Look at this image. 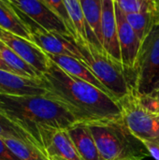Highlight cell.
<instances>
[{
  "instance_id": "obj_1",
  "label": "cell",
  "mask_w": 159,
  "mask_h": 160,
  "mask_svg": "<svg viewBox=\"0 0 159 160\" xmlns=\"http://www.w3.org/2000/svg\"><path fill=\"white\" fill-rule=\"evenodd\" d=\"M43 80L48 94L67 105L84 123L121 117L118 100L93 84L73 77L51 60Z\"/></svg>"
},
{
  "instance_id": "obj_2",
  "label": "cell",
  "mask_w": 159,
  "mask_h": 160,
  "mask_svg": "<svg viewBox=\"0 0 159 160\" xmlns=\"http://www.w3.org/2000/svg\"><path fill=\"white\" fill-rule=\"evenodd\" d=\"M0 112L31 134L36 140L38 125L69 128L82 122L67 105L51 97L48 93L44 96L0 94Z\"/></svg>"
},
{
  "instance_id": "obj_3",
  "label": "cell",
  "mask_w": 159,
  "mask_h": 160,
  "mask_svg": "<svg viewBox=\"0 0 159 160\" xmlns=\"http://www.w3.org/2000/svg\"><path fill=\"white\" fill-rule=\"evenodd\" d=\"M86 124L94 136L100 160H142L150 157L144 144L130 132L122 116Z\"/></svg>"
},
{
  "instance_id": "obj_4",
  "label": "cell",
  "mask_w": 159,
  "mask_h": 160,
  "mask_svg": "<svg viewBox=\"0 0 159 160\" xmlns=\"http://www.w3.org/2000/svg\"><path fill=\"white\" fill-rule=\"evenodd\" d=\"M75 44L82 56V62L117 100L132 91V86L123 66L113 61L105 52L98 50L90 42L81 44L75 41Z\"/></svg>"
},
{
  "instance_id": "obj_5",
  "label": "cell",
  "mask_w": 159,
  "mask_h": 160,
  "mask_svg": "<svg viewBox=\"0 0 159 160\" xmlns=\"http://www.w3.org/2000/svg\"><path fill=\"white\" fill-rule=\"evenodd\" d=\"M130 82L137 95L146 94L159 84V21L142 42Z\"/></svg>"
},
{
  "instance_id": "obj_6",
  "label": "cell",
  "mask_w": 159,
  "mask_h": 160,
  "mask_svg": "<svg viewBox=\"0 0 159 160\" xmlns=\"http://www.w3.org/2000/svg\"><path fill=\"white\" fill-rule=\"evenodd\" d=\"M121 116L130 132L142 142L159 144V116L148 112L132 90L118 100Z\"/></svg>"
},
{
  "instance_id": "obj_7",
  "label": "cell",
  "mask_w": 159,
  "mask_h": 160,
  "mask_svg": "<svg viewBox=\"0 0 159 160\" xmlns=\"http://www.w3.org/2000/svg\"><path fill=\"white\" fill-rule=\"evenodd\" d=\"M15 11L29 26V29L32 34L33 42L37 44L43 52L54 55H67L77 58L80 61H82V56L75 44L74 38H67L58 35L56 33L49 32L42 28L40 25H38L37 22L32 21L16 7Z\"/></svg>"
},
{
  "instance_id": "obj_8",
  "label": "cell",
  "mask_w": 159,
  "mask_h": 160,
  "mask_svg": "<svg viewBox=\"0 0 159 160\" xmlns=\"http://www.w3.org/2000/svg\"><path fill=\"white\" fill-rule=\"evenodd\" d=\"M37 140L48 156L67 160H82L68 134L67 128H57L47 125L37 127Z\"/></svg>"
},
{
  "instance_id": "obj_9",
  "label": "cell",
  "mask_w": 159,
  "mask_h": 160,
  "mask_svg": "<svg viewBox=\"0 0 159 160\" xmlns=\"http://www.w3.org/2000/svg\"><path fill=\"white\" fill-rule=\"evenodd\" d=\"M12 4L45 30L64 37H72L63 19L43 0H11Z\"/></svg>"
},
{
  "instance_id": "obj_10",
  "label": "cell",
  "mask_w": 159,
  "mask_h": 160,
  "mask_svg": "<svg viewBox=\"0 0 159 160\" xmlns=\"http://www.w3.org/2000/svg\"><path fill=\"white\" fill-rule=\"evenodd\" d=\"M114 6L118 29V39L121 52V62L130 82L131 74L136 67L139 57L140 50L142 47V40L139 38V37L127 22L126 14L115 3Z\"/></svg>"
},
{
  "instance_id": "obj_11",
  "label": "cell",
  "mask_w": 159,
  "mask_h": 160,
  "mask_svg": "<svg viewBox=\"0 0 159 160\" xmlns=\"http://www.w3.org/2000/svg\"><path fill=\"white\" fill-rule=\"evenodd\" d=\"M0 41L42 75L47 71L51 64V59L47 53L34 42L8 32L2 27H0Z\"/></svg>"
},
{
  "instance_id": "obj_12",
  "label": "cell",
  "mask_w": 159,
  "mask_h": 160,
  "mask_svg": "<svg viewBox=\"0 0 159 160\" xmlns=\"http://www.w3.org/2000/svg\"><path fill=\"white\" fill-rule=\"evenodd\" d=\"M49 92L42 79L25 78L0 69V94L10 96H44Z\"/></svg>"
},
{
  "instance_id": "obj_13",
  "label": "cell",
  "mask_w": 159,
  "mask_h": 160,
  "mask_svg": "<svg viewBox=\"0 0 159 160\" xmlns=\"http://www.w3.org/2000/svg\"><path fill=\"white\" fill-rule=\"evenodd\" d=\"M102 38L105 52L122 66L121 52L118 39V29L113 0H102Z\"/></svg>"
},
{
  "instance_id": "obj_14",
  "label": "cell",
  "mask_w": 159,
  "mask_h": 160,
  "mask_svg": "<svg viewBox=\"0 0 159 160\" xmlns=\"http://www.w3.org/2000/svg\"><path fill=\"white\" fill-rule=\"evenodd\" d=\"M47 55L53 63H55L58 67H60L63 70H65L69 75L79 78L82 81H85L93 84L94 86L99 88L103 92L113 97L108 91V89L99 82V80L93 74L90 68L86 66V64L83 63L82 61H80L77 58L67 56V55H54V54H49V53H47Z\"/></svg>"
},
{
  "instance_id": "obj_15",
  "label": "cell",
  "mask_w": 159,
  "mask_h": 160,
  "mask_svg": "<svg viewBox=\"0 0 159 160\" xmlns=\"http://www.w3.org/2000/svg\"><path fill=\"white\" fill-rule=\"evenodd\" d=\"M67 131L82 159L100 160L94 136L86 123L75 124L67 128Z\"/></svg>"
},
{
  "instance_id": "obj_16",
  "label": "cell",
  "mask_w": 159,
  "mask_h": 160,
  "mask_svg": "<svg viewBox=\"0 0 159 160\" xmlns=\"http://www.w3.org/2000/svg\"><path fill=\"white\" fill-rule=\"evenodd\" d=\"M0 56L8 66L11 71L19 76L33 79H42L43 75L35 68L25 62L11 49L0 41Z\"/></svg>"
},
{
  "instance_id": "obj_17",
  "label": "cell",
  "mask_w": 159,
  "mask_h": 160,
  "mask_svg": "<svg viewBox=\"0 0 159 160\" xmlns=\"http://www.w3.org/2000/svg\"><path fill=\"white\" fill-rule=\"evenodd\" d=\"M0 27L33 42L29 26L15 11V7L8 8L0 5Z\"/></svg>"
},
{
  "instance_id": "obj_18",
  "label": "cell",
  "mask_w": 159,
  "mask_h": 160,
  "mask_svg": "<svg viewBox=\"0 0 159 160\" xmlns=\"http://www.w3.org/2000/svg\"><path fill=\"white\" fill-rule=\"evenodd\" d=\"M80 3L86 22L90 25L102 45V0H80Z\"/></svg>"
},
{
  "instance_id": "obj_19",
  "label": "cell",
  "mask_w": 159,
  "mask_h": 160,
  "mask_svg": "<svg viewBox=\"0 0 159 160\" xmlns=\"http://www.w3.org/2000/svg\"><path fill=\"white\" fill-rule=\"evenodd\" d=\"M4 142L20 160H50L45 152L37 144L16 139H4Z\"/></svg>"
},
{
  "instance_id": "obj_20",
  "label": "cell",
  "mask_w": 159,
  "mask_h": 160,
  "mask_svg": "<svg viewBox=\"0 0 159 160\" xmlns=\"http://www.w3.org/2000/svg\"><path fill=\"white\" fill-rule=\"evenodd\" d=\"M64 1L75 28V32H76L75 41L81 44H84L88 42L87 35H86L87 22L85 21L80 0H64Z\"/></svg>"
},
{
  "instance_id": "obj_21",
  "label": "cell",
  "mask_w": 159,
  "mask_h": 160,
  "mask_svg": "<svg viewBox=\"0 0 159 160\" xmlns=\"http://www.w3.org/2000/svg\"><path fill=\"white\" fill-rule=\"evenodd\" d=\"M127 20L135 31L142 42L147 37L154 24L158 22L156 11H145L139 13L126 14Z\"/></svg>"
},
{
  "instance_id": "obj_22",
  "label": "cell",
  "mask_w": 159,
  "mask_h": 160,
  "mask_svg": "<svg viewBox=\"0 0 159 160\" xmlns=\"http://www.w3.org/2000/svg\"><path fill=\"white\" fill-rule=\"evenodd\" d=\"M0 138L1 139H16L24 142L37 144L40 147L37 141L27 131L16 125L7 116L0 112ZM41 148V147H40ZM42 149V148H41ZM43 150V149H42Z\"/></svg>"
},
{
  "instance_id": "obj_23",
  "label": "cell",
  "mask_w": 159,
  "mask_h": 160,
  "mask_svg": "<svg viewBox=\"0 0 159 160\" xmlns=\"http://www.w3.org/2000/svg\"><path fill=\"white\" fill-rule=\"evenodd\" d=\"M125 14L156 11L153 1L148 0H113Z\"/></svg>"
},
{
  "instance_id": "obj_24",
  "label": "cell",
  "mask_w": 159,
  "mask_h": 160,
  "mask_svg": "<svg viewBox=\"0 0 159 160\" xmlns=\"http://www.w3.org/2000/svg\"><path fill=\"white\" fill-rule=\"evenodd\" d=\"M43 1L46 3V5L48 7H50L56 14H58L63 19V21L67 24V28L69 29L70 33L72 34V36H73V38L75 39V38H76L75 28H74L72 21H71V19L69 17V14L67 12L65 1L64 0H43Z\"/></svg>"
},
{
  "instance_id": "obj_25",
  "label": "cell",
  "mask_w": 159,
  "mask_h": 160,
  "mask_svg": "<svg viewBox=\"0 0 159 160\" xmlns=\"http://www.w3.org/2000/svg\"><path fill=\"white\" fill-rule=\"evenodd\" d=\"M140 103L150 112L159 116V86L143 95H137Z\"/></svg>"
},
{
  "instance_id": "obj_26",
  "label": "cell",
  "mask_w": 159,
  "mask_h": 160,
  "mask_svg": "<svg viewBox=\"0 0 159 160\" xmlns=\"http://www.w3.org/2000/svg\"><path fill=\"white\" fill-rule=\"evenodd\" d=\"M0 160H20L7 146L4 140L0 138Z\"/></svg>"
},
{
  "instance_id": "obj_27",
  "label": "cell",
  "mask_w": 159,
  "mask_h": 160,
  "mask_svg": "<svg viewBox=\"0 0 159 160\" xmlns=\"http://www.w3.org/2000/svg\"><path fill=\"white\" fill-rule=\"evenodd\" d=\"M142 142L146 147L150 157H152L154 159L159 160V144L150 142Z\"/></svg>"
},
{
  "instance_id": "obj_28",
  "label": "cell",
  "mask_w": 159,
  "mask_h": 160,
  "mask_svg": "<svg viewBox=\"0 0 159 160\" xmlns=\"http://www.w3.org/2000/svg\"><path fill=\"white\" fill-rule=\"evenodd\" d=\"M0 5L8 8H14V5L12 4L11 0H0Z\"/></svg>"
},
{
  "instance_id": "obj_29",
  "label": "cell",
  "mask_w": 159,
  "mask_h": 160,
  "mask_svg": "<svg viewBox=\"0 0 159 160\" xmlns=\"http://www.w3.org/2000/svg\"><path fill=\"white\" fill-rule=\"evenodd\" d=\"M0 69H3V70H6V71H9V72H12L11 69L8 68V66L5 63V61L1 58L0 56ZM13 73V72H12Z\"/></svg>"
},
{
  "instance_id": "obj_30",
  "label": "cell",
  "mask_w": 159,
  "mask_h": 160,
  "mask_svg": "<svg viewBox=\"0 0 159 160\" xmlns=\"http://www.w3.org/2000/svg\"><path fill=\"white\" fill-rule=\"evenodd\" d=\"M154 4H155V8H156V12L159 21V0H154Z\"/></svg>"
},
{
  "instance_id": "obj_31",
  "label": "cell",
  "mask_w": 159,
  "mask_h": 160,
  "mask_svg": "<svg viewBox=\"0 0 159 160\" xmlns=\"http://www.w3.org/2000/svg\"><path fill=\"white\" fill-rule=\"evenodd\" d=\"M50 160H67V159H64V158H59V157H52V158H50Z\"/></svg>"
},
{
  "instance_id": "obj_32",
  "label": "cell",
  "mask_w": 159,
  "mask_h": 160,
  "mask_svg": "<svg viewBox=\"0 0 159 160\" xmlns=\"http://www.w3.org/2000/svg\"><path fill=\"white\" fill-rule=\"evenodd\" d=\"M119 160H136V159H132V158H123V159H119Z\"/></svg>"
},
{
  "instance_id": "obj_33",
  "label": "cell",
  "mask_w": 159,
  "mask_h": 160,
  "mask_svg": "<svg viewBox=\"0 0 159 160\" xmlns=\"http://www.w3.org/2000/svg\"><path fill=\"white\" fill-rule=\"evenodd\" d=\"M148 1H153L154 2V0H148Z\"/></svg>"
},
{
  "instance_id": "obj_34",
  "label": "cell",
  "mask_w": 159,
  "mask_h": 160,
  "mask_svg": "<svg viewBox=\"0 0 159 160\" xmlns=\"http://www.w3.org/2000/svg\"><path fill=\"white\" fill-rule=\"evenodd\" d=\"M157 86H159V84H158V85H157ZM157 86H156V87H157Z\"/></svg>"
}]
</instances>
